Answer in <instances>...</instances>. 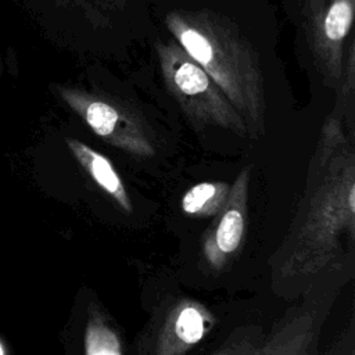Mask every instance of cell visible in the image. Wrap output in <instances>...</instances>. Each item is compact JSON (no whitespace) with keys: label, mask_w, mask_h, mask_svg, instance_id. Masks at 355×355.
Returning a JSON list of instances; mask_svg holds the SVG:
<instances>
[{"label":"cell","mask_w":355,"mask_h":355,"mask_svg":"<svg viewBox=\"0 0 355 355\" xmlns=\"http://www.w3.org/2000/svg\"><path fill=\"white\" fill-rule=\"evenodd\" d=\"M252 349H250L248 347H234L233 352L230 354H225V355H250Z\"/></svg>","instance_id":"cell-12"},{"label":"cell","mask_w":355,"mask_h":355,"mask_svg":"<svg viewBox=\"0 0 355 355\" xmlns=\"http://www.w3.org/2000/svg\"><path fill=\"white\" fill-rule=\"evenodd\" d=\"M355 0H309L306 36L326 82L336 87L343 76L344 44L354 21Z\"/></svg>","instance_id":"cell-5"},{"label":"cell","mask_w":355,"mask_h":355,"mask_svg":"<svg viewBox=\"0 0 355 355\" xmlns=\"http://www.w3.org/2000/svg\"><path fill=\"white\" fill-rule=\"evenodd\" d=\"M65 141L72 155L76 158L80 166L92 176V179L108 196H111L123 211L132 212L133 207L129 194L110 159L76 139H67Z\"/></svg>","instance_id":"cell-8"},{"label":"cell","mask_w":355,"mask_h":355,"mask_svg":"<svg viewBox=\"0 0 355 355\" xmlns=\"http://www.w3.org/2000/svg\"><path fill=\"white\" fill-rule=\"evenodd\" d=\"M313 318L300 313L279 329L265 345L255 347L250 355H305L312 341Z\"/></svg>","instance_id":"cell-9"},{"label":"cell","mask_w":355,"mask_h":355,"mask_svg":"<svg viewBox=\"0 0 355 355\" xmlns=\"http://www.w3.org/2000/svg\"><path fill=\"white\" fill-rule=\"evenodd\" d=\"M165 25L182 49L212 78L245 119L252 136L263 132L265 92L258 55L223 17L208 10H173Z\"/></svg>","instance_id":"cell-1"},{"label":"cell","mask_w":355,"mask_h":355,"mask_svg":"<svg viewBox=\"0 0 355 355\" xmlns=\"http://www.w3.org/2000/svg\"><path fill=\"white\" fill-rule=\"evenodd\" d=\"M85 355H122L116 333L101 315H92L85 331Z\"/></svg>","instance_id":"cell-11"},{"label":"cell","mask_w":355,"mask_h":355,"mask_svg":"<svg viewBox=\"0 0 355 355\" xmlns=\"http://www.w3.org/2000/svg\"><path fill=\"white\" fill-rule=\"evenodd\" d=\"M62 101L108 144L136 157H151L155 146L143 119L122 101L73 86H58Z\"/></svg>","instance_id":"cell-4"},{"label":"cell","mask_w":355,"mask_h":355,"mask_svg":"<svg viewBox=\"0 0 355 355\" xmlns=\"http://www.w3.org/2000/svg\"><path fill=\"white\" fill-rule=\"evenodd\" d=\"M320 144L330 165L311 198L309 211L298 233V244L288 258L291 270L298 273L323 268L333 259L340 234L345 230L351 234L354 232V154L345 146L336 119L324 125Z\"/></svg>","instance_id":"cell-2"},{"label":"cell","mask_w":355,"mask_h":355,"mask_svg":"<svg viewBox=\"0 0 355 355\" xmlns=\"http://www.w3.org/2000/svg\"><path fill=\"white\" fill-rule=\"evenodd\" d=\"M208 315L201 306L184 304L175 308L159 334L158 355H180L205 334Z\"/></svg>","instance_id":"cell-7"},{"label":"cell","mask_w":355,"mask_h":355,"mask_svg":"<svg viewBox=\"0 0 355 355\" xmlns=\"http://www.w3.org/2000/svg\"><path fill=\"white\" fill-rule=\"evenodd\" d=\"M248 168H244L237 176L230 194L227 196L222 214L205 239V255L211 263L220 266L226 255L239 250L245 227V202L248 190Z\"/></svg>","instance_id":"cell-6"},{"label":"cell","mask_w":355,"mask_h":355,"mask_svg":"<svg viewBox=\"0 0 355 355\" xmlns=\"http://www.w3.org/2000/svg\"><path fill=\"white\" fill-rule=\"evenodd\" d=\"M225 183L202 182L189 189L182 198V208L190 215H214L226 201Z\"/></svg>","instance_id":"cell-10"},{"label":"cell","mask_w":355,"mask_h":355,"mask_svg":"<svg viewBox=\"0 0 355 355\" xmlns=\"http://www.w3.org/2000/svg\"><path fill=\"white\" fill-rule=\"evenodd\" d=\"M159 71L168 92L197 126H219L240 136L250 128L212 78L173 39L155 44Z\"/></svg>","instance_id":"cell-3"},{"label":"cell","mask_w":355,"mask_h":355,"mask_svg":"<svg viewBox=\"0 0 355 355\" xmlns=\"http://www.w3.org/2000/svg\"><path fill=\"white\" fill-rule=\"evenodd\" d=\"M4 352H3V348H1V345H0V355H3Z\"/></svg>","instance_id":"cell-13"}]
</instances>
